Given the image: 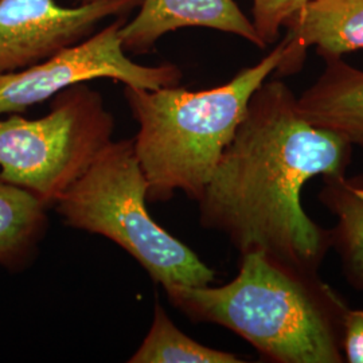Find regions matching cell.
Wrapping results in <instances>:
<instances>
[{
	"label": "cell",
	"mask_w": 363,
	"mask_h": 363,
	"mask_svg": "<svg viewBox=\"0 0 363 363\" xmlns=\"http://www.w3.org/2000/svg\"><path fill=\"white\" fill-rule=\"evenodd\" d=\"M130 363H241L238 355L216 350L195 342L172 323L164 308L156 301L154 320Z\"/></svg>",
	"instance_id": "13"
},
{
	"label": "cell",
	"mask_w": 363,
	"mask_h": 363,
	"mask_svg": "<svg viewBox=\"0 0 363 363\" xmlns=\"http://www.w3.org/2000/svg\"><path fill=\"white\" fill-rule=\"evenodd\" d=\"M147 201V182L132 139L108 144L55 205L66 225L112 240L157 284L210 286L216 272L156 223Z\"/></svg>",
	"instance_id": "4"
},
{
	"label": "cell",
	"mask_w": 363,
	"mask_h": 363,
	"mask_svg": "<svg viewBox=\"0 0 363 363\" xmlns=\"http://www.w3.org/2000/svg\"><path fill=\"white\" fill-rule=\"evenodd\" d=\"M312 0H253V26L267 48L273 43L286 22Z\"/></svg>",
	"instance_id": "14"
},
{
	"label": "cell",
	"mask_w": 363,
	"mask_h": 363,
	"mask_svg": "<svg viewBox=\"0 0 363 363\" xmlns=\"http://www.w3.org/2000/svg\"><path fill=\"white\" fill-rule=\"evenodd\" d=\"M298 45L327 58L363 49V0H312L286 25Z\"/></svg>",
	"instance_id": "10"
},
{
	"label": "cell",
	"mask_w": 363,
	"mask_h": 363,
	"mask_svg": "<svg viewBox=\"0 0 363 363\" xmlns=\"http://www.w3.org/2000/svg\"><path fill=\"white\" fill-rule=\"evenodd\" d=\"M79 4H88V3H93V1H97V0H76Z\"/></svg>",
	"instance_id": "16"
},
{
	"label": "cell",
	"mask_w": 363,
	"mask_h": 363,
	"mask_svg": "<svg viewBox=\"0 0 363 363\" xmlns=\"http://www.w3.org/2000/svg\"><path fill=\"white\" fill-rule=\"evenodd\" d=\"M164 289L187 318L229 328L272 362H345L343 320L350 308L319 273L249 252L225 286Z\"/></svg>",
	"instance_id": "2"
},
{
	"label": "cell",
	"mask_w": 363,
	"mask_h": 363,
	"mask_svg": "<svg viewBox=\"0 0 363 363\" xmlns=\"http://www.w3.org/2000/svg\"><path fill=\"white\" fill-rule=\"evenodd\" d=\"M46 205L22 187L0 181V264H25L46 228Z\"/></svg>",
	"instance_id": "12"
},
{
	"label": "cell",
	"mask_w": 363,
	"mask_h": 363,
	"mask_svg": "<svg viewBox=\"0 0 363 363\" xmlns=\"http://www.w3.org/2000/svg\"><path fill=\"white\" fill-rule=\"evenodd\" d=\"M120 16L100 33L65 48L26 69L0 74V115L23 112L60 91L96 78H111L125 86L155 91L179 84L182 72L171 64L143 66L121 46Z\"/></svg>",
	"instance_id": "6"
},
{
	"label": "cell",
	"mask_w": 363,
	"mask_h": 363,
	"mask_svg": "<svg viewBox=\"0 0 363 363\" xmlns=\"http://www.w3.org/2000/svg\"><path fill=\"white\" fill-rule=\"evenodd\" d=\"M351 148L303 116L283 81H265L198 201L201 225L225 234L240 255L262 252L289 268L319 273L331 232L306 214L301 190L312 178L345 174Z\"/></svg>",
	"instance_id": "1"
},
{
	"label": "cell",
	"mask_w": 363,
	"mask_h": 363,
	"mask_svg": "<svg viewBox=\"0 0 363 363\" xmlns=\"http://www.w3.org/2000/svg\"><path fill=\"white\" fill-rule=\"evenodd\" d=\"M345 362L363 363V310H349L343 320Z\"/></svg>",
	"instance_id": "15"
},
{
	"label": "cell",
	"mask_w": 363,
	"mask_h": 363,
	"mask_svg": "<svg viewBox=\"0 0 363 363\" xmlns=\"http://www.w3.org/2000/svg\"><path fill=\"white\" fill-rule=\"evenodd\" d=\"M300 113L311 124L335 132L363 148V70L337 58L298 99Z\"/></svg>",
	"instance_id": "9"
},
{
	"label": "cell",
	"mask_w": 363,
	"mask_h": 363,
	"mask_svg": "<svg viewBox=\"0 0 363 363\" xmlns=\"http://www.w3.org/2000/svg\"><path fill=\"white\" fill-rule=\"evenodd\" d=\"M304 54L286 33L259 64L217 88L191 91L178 85L155 91L125 86L124 96L139 123L133 147L147 182V199L167 201L182 191L198 202L253 93L274 72L298 70Z\"/></svg>",
	"instance_id": "3"
},
{
	"label": "cell",
	"mask_w": 363,
	"mask_h": 363,
	"mask_svg": "<svg viewBox=\"0 0 363 363\" xmlns=\"http://www.w3.org/2000/svg\"><path fill=\"white\" fill-rule=\"evenodd\" d=\"M319 201L337 223L331 232V247L340 259L351 286L363 291V174L325 175Z\"/></svg>",
	"instance_id": "11"
},
{
	"label": "cell",
	"mask_w": 363,
	"mask_h": 363,
	"mask_svg": "<svg viewBox=\"0 0 363 363\" xmlns=\"http://www.w3.org/2000/svg\"><path fill=\"white\" fill-rule=\"evenodd\" d=\"M115 120L85 84L55 94L49 115L0 120V181L54 205L112 142Z\"/></svg>",
	"instance_id": "5"
},
{
	"label": "cell",
	"mask_w": 363,
	"mask_h": 363,
	"mask_svg": "<svg viewBox=\"0 0 363 363\" xmlns=\"http://www.w3.org/2000/svg\"><path fill=\"white\" fill-rule=\"evenodd\" d=\"M182 27H208L247 39L264 49L253 23L234 0H143L133 21L120 30L125 52L144 54L157 39Z\"/></svg>",
	"instance_id": "8"
},
{
	"label": "cell",
	"mask_w": 363,
	"mask_h": 363,
	"mask_svg": "<svg viewBox=\"0 0 363 363\" xmlns=\"http://www.w3.org/2000/svg\"><path fill=\"white\" fill-rule=\"evenodd\" d=\"M143 0H97L66 9L55 0H0V74L35 65L91 37L106 18L127 16Z\"/></svg>",
	"instance_id": "7"
}]
</instances>
